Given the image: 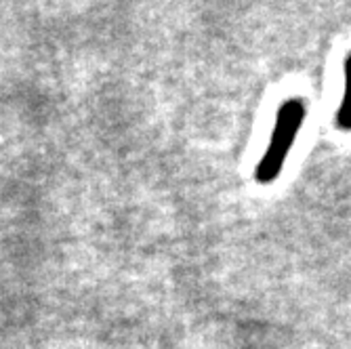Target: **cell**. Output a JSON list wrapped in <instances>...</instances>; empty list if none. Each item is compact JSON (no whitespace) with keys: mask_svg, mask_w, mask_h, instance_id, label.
Returning <instances> with one entry per match:
<instances>
[{"mask_svg":"<svg viewBox=\"0 0 351 349\" xmlns=\"http://www.w3.org/2000/svg\"><path fill=\"white\" fill-rule=\"evenodd\" d=\"M305 118H307V106L301 97H291L282 101L276 114V124H274L269 143L261 156L257 169H254V179L261 185H269L280 177L286 165V158H289L299 137V131Z\"/></svg>","mask_w":351,"mask_h":349,"instance_id":"obj_1","label":"cell"},{"mask_svg":"<svg viewBox=\"0 0 351 349\" xmlns=\"http://www.w3.org/2000/svg\"><path fill=\"white\" fill-rule=\"evenodd\" d=\"M337 129L351 133V53L345 59V88H343V99L335 114Z\"/></svg>","mask_w":351,"mask_h":349,"instance_id":"obj_2","label":"cell"}]
</instances>
